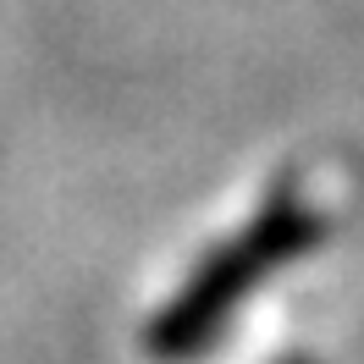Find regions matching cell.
I'll return each instance as SVG.
<instances>
[{
    "label": "cell",
    "mask_w": 364,
    "mask_h": 364,
    "mask_svg": "<svg viewBox=\"0 0 364 364\" xmlns=\"http://www.w3.org/2000/svg\"><path fill=\"white\" fill-rule=\"evenodd\" d=\"M320 237H326V221H320L315 210H304L293 193H276L237 243L215 249L205 265H199V276L182 287V298L149 326V342H144V348H149L155 359H188V353L210 348V337L221 331V320L243 304V293H249L254 282L271 276L276 265L304 259Z\"/></svg>",
    "instance_id": "1"
},
{
    "label": "cell",
    "mask_w": 364,
    "mask_h": 364,
    "mask_svg": "<svg viewBox=\"0 0 364 364\" xmlns=\"http://www.w3.org/2000/svg\"><path fill=\"white\" fill-rule=\"evenodd\" d=\"M287 364H315V359H287Z\"/></svg>",
    "instance_id": "2"
}]
</instances>
